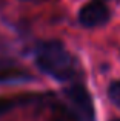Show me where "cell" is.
Segmentation results:
<instances>
[{
    "label": "cell",
    "mask_w": 120,
    "mask_h": 121,
    "mask_svg": "<svg viewBox=\"0 0 120 121\" xmlns=\"http://www.w3.org/2000/svg\"><path fill=\"white\" fill-rule=\"evenodd\" d=\"M109 20V9L100 0L89 2L78 11V22L85 28H97Z\"/></svg>",
    "instance_id": "cell-3"
},
{
    "label": "cell",
    "mask_w": 120,
    "mask_h": 121,
    "mask_svg": "<svg viewBox=\"0 0 120 121\" xmlns=\"http://www.w3.org/2000/svg\"><path fill=\"white\" fill-rule=\"evenodd\" d=\"M108 95L111 101L117 107H120V81H112L108 87Z\"/></svg>",
    "instance_id": "cell-5"
},
{
    "label": "cell",
    "mask_w": 120,
    "mask_h": 121,
    "mask_svg": "<svg viewBox=\"0 0 120 121\" xmlns=\"http://www.w3.org/2000/svg\"><path fill=\"white\" fill-rule=\"evenodd\" d=\"M36 65L43 74L66 81L75 75V60L60 41L40 43L36 49Z\"/></svg>",
    "instance_id": "cell-1"
},
{
    "label": "cell",
    "mask_w": 120,
    "mask_h": 121,
    "mask_svg": "<svg viewBox=\"0 0 120 121\" xmlns=\"http://www.w3.org/2000/svg\"><path fill=\"white\" fill-rule=\"evenodd\" d=\"M112 121H120V120H112Z\"/></svg>",
    "instance_id": "cell-8"
},
{
    "label": "cell",
    "mask_w": 120,
    "mask_h": 121,
    "mask_svg": "<svg viewBox=\"0 0 120 121\" xmlns=\"http://www.w3.org/2000/svg\"><path fill=\"white\" fill-rule=\"evenodd\" d=\"M29 75L22 74V72H14V71H3L0 72V84L2 83H9V81H25L29 80Z\"/></svg>",
    "instance_id": "cell-4"
},
{
    "label": "cell",
    "mask_w": 120,
    "mask_h": 121,
    "mask_svg": "<svg viewBox=\"0 0 120 121\" xmlns=\"http://www.w3.org/2000/svg\"><path fill=\"white\" fill-rule=\"evenodd\" d=\"M68 100L72 103V106L78 110L82 118L85 121H94L96 118V110H94V103L89 92L82 84H72L65 91Z\"/></svg>",
    "instance_id": "cell-2"
},
{
    "label": "cell",
    "mask_w": 120,
    "mask_h": 121,
    "mask_svg": "<svg viewBox=\"0 0 120 121\" xmlns=\"http://www.w3.org/2000/svg\"><path fill=\"white\" fill-rule=\"evenodd\" d=\"M12 107H14V101H11V100H2V98H0V115H2V113L9 112Z\"/></svg>",
    "instance_id": "cell-6"
},
{
    "label": "cell",
    "mask_w": 120,
    "mask_h": 121,
    "mask_svg": "<svg viewBox=\"0 0 120 121\" xmlns=\"http://www.w3.org/2000/svg\"><path fill=\"white\" fill-rule=\"evenodd\" d=\"M54 121H65V120H54Z\"/></svg>",
    "instance_id": "cell-7"
}]
</instances>
